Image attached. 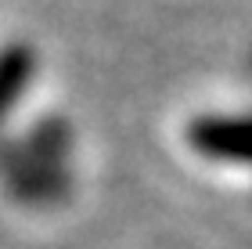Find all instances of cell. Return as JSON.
Returning <instances> with one entry per match:
<instances>
[{
	"label": "cell",
	"mask_w": 252,
	"mask_h": 249,
	"mask_svg": "<svg viewBox=\"0 0 252 249\" xmlns=\"http://www.w3.org/2000/svg\"><path fill=\"white\" fill-rule=\"evenodd\" d=\"M194 144L220 159L252 163V119H205L194 127Z\"/></svg>",
	"instance_id": "cell-1"
}]
</instances>
